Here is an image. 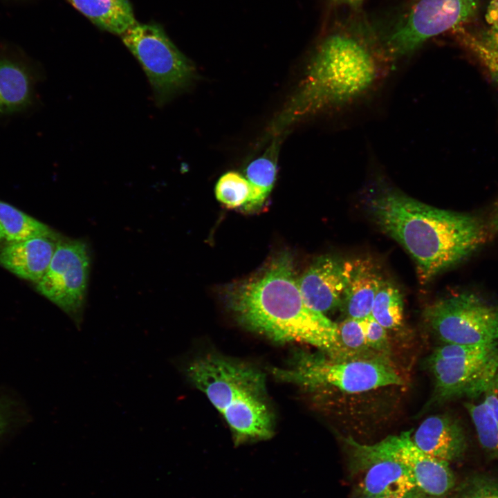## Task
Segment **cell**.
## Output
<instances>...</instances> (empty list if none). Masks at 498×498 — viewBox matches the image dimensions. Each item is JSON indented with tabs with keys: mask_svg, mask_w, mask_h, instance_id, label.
Here are the masks:
<instances>
[{
	"mask_svg": "<svg viewBox=\"0 0 498 498\" xmlns=\"http://www.w3.org/2000/svg\"><path fill=\"white\" fill-rule=\"evenodd\" d=\"M369 205L377 224L415 261L421 283L464 260L492 233L481 216L430 206L392 188L379 190Z\"/></svg>",
	"mask_w": 498,
	"mask_h": 498,
	"instance_id": "6da1fadb",
	"label": "cell"
},
{
	"mask_svg": "<svg viewBox=\"0 0 498 498\" xmlns=\"http://www.w3.org/2000/svg\"><path fill=\"white\" fill-rule=\"evenodd\" d=\"M224 299L248 329L277 342L307 344L335 356L338 324L305 303L288 252L273 258L254 276L228 286Z\"/></svg>",
	"mask_w": 498,
	"mask_h": 498,
	"instance_id": "7a4b0ae2",
	"label": "cell"
},
{
	"mask_svg": "<svg viewBox=\"0 0 498 498\" xmlns=\"http://www.w3.org/2000/svg\"><path fill=\"white\" fill-rule=\"evenodd\" d=\"M393 64L380 43L373 45L347 33L330 35L313 55L284 118L339 113L353 107L382 86Z\"/></svg>",
	"mask_w": 498,
	"mask_h": 498,
	"instance_id": "3957f363",
	"label": "cell"
},
{
	"mask_svg": "<svg viewBox=\"0 0 498 498\" xmlns=\"http://www.w3.org/2000/svg\"><path fill=\"white\" fill-rule=\"evenodd\" d=\"M181 370L223 416L235 445L273 436V414L265 376L259 369L243 361L208 354L190 360Z\"/></svg>",
	"mask_w": 498,
	"mask_h": 498,
	"instance_id": "277c9868",
	"label": "cell"
},
{
	"mask_svg": "<svg viewBox=\"0 0 498 498\" xmlns=\"http://www.w3.org/2000/svg\"><path fill=\"white\" fill-rule=\"evenodd\" d=\"M434 379L431 404L483 394L498 368V340L474 344L444 343L428 359Z\"/></svg>",
	"mask_w": 498,
	"mask_h": 498,
	"instance_id": "5b68a950",
	"label": "cell"
},
{
	"mask_svg": "<svg viewBox=\"0 0 498 498\" xmlns=\"http://www.w3.org/2000/svg\"><path fill=\"white\" fill-rule=\"evenodd\" d=\"M279 372L284 378L309 389L347 394L403 384L390 360L385 358L340 360L325 355L304 353L293 368Z\"/></svg>",
	"mask_w": 498,
	"mask_h": 498,
	"instance_id": "8992f818",
	"label": "cell"
},
{
	"mask_svg": "<svg viewBox=\"0 0 498 498\" xmlns=\"http://www.w3.org/2000/svg\"><path fill=\"white\" fill-rule=\"evenodd\" d=\"M122 39L142 66L158 105L167 103L193 79L192 63L159 26L136 23Z\"/></svg>",
	"mask_w": 498,
	"mask_h": 498,
	"instance_id": "52a82bcc",
	"label": "cell"
},
{
	"mask_svg": "<svg viewBox=\"0 0 498 498\" xmlns=\"http://www.w3.org/2000/svg\"><path fill=\"white\" fill-rule=\"evenodd\" d=\"M479 0H418L379 41L394 62L431 37L456 30L476 15Z\"/></svg>",
	"mask_w": 498,
	"mask_h": 498,
	"instance_id": "ba28073f",
	"label": "cell"
},
{
	"mask_svg": "<svg viewBox=\"0 0 498 498\" xmlns=\"http://www.w3.org/2000/svg\"><path fill=\"white\" fill-rule=\"evenodd\" d=\"M425 317L444 343L474 344L498 340V306L471 293L438 300L426 309Z\"/></svg>",
	"mask_w": 498,
	"mask_h": 498,
	"instance_id": "9c48e42d",
	"label": "cell"
},
{
	"mask_svg": "<svg viewBox=\"0 0 498 498\" xmlns=\"http://www.w3.org/2000/svg\"><path fill=\"white\" fill-rule=\"evenodd\" d=\"M89 265L85 243L59 239L47 270L36 284L37 290L69 315L78 328L82 322Z\"/></svg>",
	"mask_w": 498,
	"mask_h": 498,
	"instance_id": "30bf717a",
	"label": "cell"
},
{
	"mask_svg": "<svg viewBox=\"0 0 498 498\" xmlns=\"http://www.w3.org/2000/svg\"><path fill=\"white\" fill-rule=\"evenodd\" d=\"M351 448L352 465L360 473L354 490L355 498H421L409 469L400 462L385 456L371 445L347 439Z\"/></svg>",
	"mask_w": 498,
	"mask_h": 498,
	"instance_id": "8fae6325",
	"label": "cell"
},
{
	"mask_svg": "<svg viewBox=\"0 0 498 498\" xmlns=\"http://www.w3.org/2000/svg\"><path fill=\"white\" fill-rule=\"evenodd\" d=\"M411 434V431H407L399 435L389 436L371 446L379 453L405 465L425 496L430 498L445 497L456 483L450 463L422 452L413 443Z\"/></svg>",
	"mask_w": 498,
	"mask_h": 498,
	"instance_id": "7c38bea8",
	"label": "cell"
},
{
	"mask_svg": "<svg viewBox=\"0 0 498 498\" xmlns=\"http://www.w3.org/2000/svg\"><path fill=\"white\" fill-rule=\"evenodd\" d=\"M305 303L324 313L342 304L345 282L343 262L331 256L317 258L297 279Z\"/></svg>",
	"mask_w": 498,
	"mask_h": 498,
	"instance_id": "4fadbf2b",
	"label": "cell"
},
{
	"mask_svg": "<svg viewBox=\"0 0 498 498\" xmlns=\"http://www.w3.org/2000/svg\"><path fill=\"white\" fill-rule=\"evenodd\" d=\"M411 439L424 453L450 463L462 458L468 448L463 425L447 414L426 418L412 433Z\"/></svg>",
	"mask_w": 498,
	"mask_h": 498,
	"instance_id": "5bb4252c",
	"label": "cell"
},
{
	"mask_svg": "<svg viewBox=\"0 0 498 498\" xmlns=\"http://www.w3.org/2000/svg\"><path fill=\"white\" fill-rule=\"evenodd\" d=\"M345 286L342 304L347 317L371 315L375 296L384 280L376 264L367 258L343 262Z\"/></svg>",
	"mask_w": 498,
	"mask_h": 498,
	"instance_id": "9a60e30c",
	"label": "cell"
},
{
	"mask_svg": "<svg viewBox=\"0 0 498 498\" xmlns=\"http://www.w3.org/2000/svg\"><path fill=\"white\" fill-rule=\"evenodd\" d=\"M59 241L53 236L8 242L0 248V265L37 284L47 270Z\"/></svg>",
	"mask_w": 498,
	"mask_h": 498,
	"instance_id": "2e32d148",
	"label": "cell"
},
{
	"mask_svg": "<svg viewBox=\"0 0 498 498\" xmlns=\"http://www.w3.org/2000/svg\"><path fill=\"white\" fill-rule=\"evenodd\" d=\"M29 73L21 62L0 57V113L8 114L25 109L32 100Z\"/></svg>",
	"mask_w": 498,
	"mask_h": 498,
	"instance_id": "e0dca14e",
	"label": "cell"
},
{
	"mask_svg": "<svg viewBox=\"0 0 498 498\" xmlns=\"http://www.w3.org/2000/svg\"><path fill=\"white\" fill-rule=\"evenodd\" d=\"M101 29L122 35L136 24L129 0H67Z\"/></svg>",
	"mask_w": 498,
	"mask_h": 498,
	"instance_id": "ac0fdd59",
	"label": "cell"
},
{
	"mask_svg": "<svg viewBox=\"0 0 498 498\" xmlns=\"http://www.w3.org/2000/svg\"><path fill=\"white\" fill-rule=\"evenodd\" d=\"M274 149L251 162L246 169L250 194L248 201L241 208L243 211L259 210L273 187L277 174L276 159L273 155Z\"/></svg>",
	"mask_w": 498,
	"mask_h": 498,
	"instance_id": "d6986e66",
	"label": "cell"
},
{
	"mask_svg": "<svg viewBox=\"0 0 498 498\" xmlns=\"http://www.w3.org/2000/svg\"><path fill=\"white\" fill-rule=\"evenodd\" d=\"M0 224L8 242H17L35 237L56 236L46 224L0 201Z\"/></svg>",
	"mask_w": 498,
	"mask_h": 498,
	"instance_id": "ffe728a7",
	"label": "cell"
},
{
	"mask_svg": "<svg viewBox=\"0 0 498 498\" xmlns=\"http://www.w3.org/2000/svg\"><path fill=\"white\" fill-rule=\"evenodd\" d=\"M332 358L340 360L387 359L379 356L369 347L362 320L350 317H347L338 325L337 350Z\"/></svg>",
	"mask_w": 498,
	"mask_h": 498,
	"instance_id": "44dd1931",
	"label": "cell"
},
{
	"mask_svg": "<svg viewBox=\"0 0 498 498\" xmlns=\"http://www.w3.org/2000/svg\"><path fill=\"white\" fill-rule=\"evenodd\" d=\"M371 315L385 329L395 330L403 321V301L399 290L383 280L375 296Z\"/></svg>",
	"mask_w": 498,
	"mask_h": 498,
	"instance_id": "7402d4cb",
	"label": "cell"
},
{
	"mask_svg": "<svg viewBox=\"0 0 498 498\" xmlns=\"http://www.w3.org/2000/svg\"><path fill=\"white\" fill-rule=\"evenodd\" d=\"M483 450L494 459L498 460V421L485 403H466L465 405Z\"/></svg>",
	"mask_w": 498,
	"mask_h": 498,
	"instance_id": "603a6c76",
	"label": "cell"
},
{
	"mask_svg": "<svg viewBox=\"0 0 498 498\" xmlns=\"http://www.w3.org/2000/svg\"><path fill=\"white\" fill-rule=\"evenodd\" d=\"M215 194L217 200L227 208H241L250 196V185L239 173L229 172L217 181Z\"/></svg>",
	"mask_w": 498,
	"mask_h": 498,
	"instance_id": "cb8c5ba5",
	"label": "cell"
},
{
	"mask_svg": "<svg viewBox=\"0 0 498 498\" xmlns=\"http://www.w3.org/2000/svg\"><path fill=\"white\" fill-rule=\"evenodd\" d=\"M366 340L369 347L375 353L390 359L391 348L387 329L371 315L362 320Z\"/></svg>",
	"mask_w": 498,
	"mask_h": 498,
	"instance_id": "d4e9b609",
	"label": "cell"
},
{
	"mask_svg": "<svg viewBox=\"0 0 498 498\" xmlns=\"http://www.w3.org/2000/svg\"><path fill=\"white\" fill-rule=\"evenodd\" d=\"M457 32L463 35L462 39L465 44L479 57L487 55L498 56V28H490L481 34L479 37H475L461 28Z\"/></svg>",
	"mask_w": 498,
	"mask_h": 498,
	"instance_id": "484cf974",
	"label": "cell"
},
{
	"mask_svg": "<svg viewBox=\"0 0 498 498\" xmlns=\"http://www.w3.org/2000/svg\"><path fill=\"white\" fill-rule=\"evenodd\" d=\"M458 498H498V480L486 476L470 478Z\"/></svg>",
	"mask_w": 498,
	"mask_h": 498,
	"instance_id": "4316f807",
	"label": "cell"
},
{
	"mask_svg": "<svg viewBox=\"0 0 498 498\" xmlns=\"http://www.w3.org/2000/svg\"><path fill=\"white\" fill-rule=\"evenodd\" d=\"M483 395V402L498 421V368Z\"/></svg>",
	"mask_w": 498,
	"mask_h": 498,
	"instance_id": "83f0119b",
	"label": "cell"
},
{
	"mask_svg": "<svg viewBox=\"0 0 498 498\" xmlns=\"http://www.w3.org/2000/svg\"><path fill=\"white\" fill-rule=\"evenodd\" d=\"M485 19L490 28H498V0H490L486 9Z\"/></svg>",
	"mask_w": 498,
	"mask_h": 498,
	"instance_id": "f1b7e54d",
	"label": "cell"
},
{
	"mask_svg": "<svg viewBox=\"0 0 498 498\" xmlns=\"http://www.w3.org/2000/svg\"><path fill=\"white\" fill-rule=\"evenodd\" d=\"M485 64L498 79V56H492L488 58Z\"/></svg>",
	"mask_w": 498,
	"mask_h": 498,
	"instance_id": "f546056e",
	"label": "cell"
},
{
	"mask_svg": "<svg viewBox=\"0 0 498 498\" xmlns=\"http://www.w3.org/2000/svg\"><path fill=\"white\" fill-rule=\"evenodd\" d=\"M7 426V419L3 411L0 407V435L2 434Z\"/></svg>",
	"mask_w": 498,
	"mask_h": 498,
	"instance_id": "4dcf8cb0",
	"label": "cell"
},
{
	"mask_svg": "<svg viewBox=\"0 0 498 498\" xmlns=\"http://www.w3.org/2000/svg\"><path fill=\"white\" fill-rule=\"evenodd\" d=\"M337 3H344L351 6H359L364 0H332Z\"/></svg>",
	"mask_w": 498,
	"mask_h": 498,
	"instance_id": "1f68e13d",
	"label": "cell"
},
{
	"mask_svg": "<svg viewBox=\"0 0 498 498\" xmlns=\"http://www.w3.org/2000/svg\"><path fill=\"white\" fill-rule=\"evenodd\" d=\"M3 239H5V233L1 225L0 224V241Z\"/></svg>",
	"mask_w": 498,
	"mask_h": 498,
	"instance_id": "d6a6232c",
	"label": "cell"
},
{
	"mask_svg": "<svg viewBox=\"0 0 498 498\" xmlns=\"http://www.w3.org/2000/svg\"><path fill=\"white\" fill-rule=\"evenodd\" d=\"M421 498H430V497H421Z\"/></svg>",
	"mask_w": 498,
	"mask_h": 498,
	"instance_id": "836d02e7",
	"label": "cell"
}]
</instances>
